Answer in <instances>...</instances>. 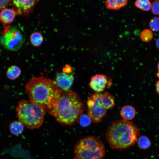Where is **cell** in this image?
<instances>
[{"label":"cell","instance_id":"obj_23","mask_svg":"<svg viewBox=\"0 0 159 159\" xmlns=\"http://www.w3.org/2000/svg\"><path fill=\"white\" fill-rule=\"evenodd\" d=\"M153 14L155 15H159V1L155 0L151 4V8Z\"/></svg>","mask_w":159,"mask_h":159},{"label":"cell","instance_id":"obj_17","mask_svg":"<svg viewBox=\"0 0 159 159\" xmlns=\"http://www.w3.org/2000/svg\"><path fill=\"white\" fill-rule=\"evenodd\" d=\"M24 126L20 121H14L11 123L10 125V130L13 134L18 135L23 131L24 129Z\"/></svg>","mask_w":159,"mask_h":159},{"label":"cell","instance_id":"obj_9","mask_svg":"<svg viewBox=\"0 0 159 159\" xmlns=\"http://www.w3.org/2000/svg\"><path fill=\"white\" fill-rule=\"evenodd\" d=\"M62 91H66L70 90L74 81L73 73H67L62 71L57 74L55 81Z\"/></svg>","mask_w":159,"mask_h":159},{"label":"cell","instance_id":"obj_16","mask_svg":"<svg viewBox=\"0 0 159 159\" xmlns=\"http://www.w3.org/2000/svg\"><path fill=\"white\" fill-rule=\"evenodd\" d=\"M21 73L20 68L17 66L13 65L8 68L6 72V75L8 78L14 80L20 76Z\"/></svg>","mask_w":159,"mask_h":159},{"label":"cell","instance_id":"obj_7","mask_svg":"<svg viewBox=\"0 0 159 159\" xmlns=\"http://www.w3.org/2000/svg\"><path fill=\"white\" fill-rule=\"evenodd\" d=\"M112 84V80L110 78L104 74H98L91 77L89 85L96 93H101L107 87H110Z\"/></svg>","mask_w":159,"mask_h":159},{"label":"cell","instance_id":"obj_21","mask_svg":"<svg viewBox=\"0 0 159 159\" xmlns=\"http://www.w3.org/2000/svg\"><path fill=\"white\" fill-rule=\"evenodd\" d=\"M151 30L155 32L159 31V17H155L152 18L149 23Z\"/></svg>","mask_w":159,"mask_h":159},{"label":"cell","instance_id":"obj_10","mask_svg":"<svg viewBox=\"0 0 159 159\" xmlns=\"http://www.w3.org/2000/svg\"><path fill=\"white\" fill-rule=\"evenodd\" d=\"M97 103L98 105L103 107L107 110L112 109L115 105L114 97L107 92L98 93Z\"/></svg>","mask_w":159,"mask_h":159},{"label":"cell","instance_id":"obj_24","mask_svg":"<svg viewBox=\"0 0 159 159\" xmlns=\"http://www.w3.org/2000/svg\"><path fill=\"white\" fill-rule=\"evenodd\" d=\"M11 1L8 0H0V10L6 8L11 2Z\"/></svg>","mask_w":159,"mask_h":159},{"label":"cell","instance_id":"obj_19","mask_svg":"<svg viewBox=\"0 0 159 159\" xmlns=\"http://www.w3.org/2000/svg\"><path fill=\"white\" fill-rule=\"evenodd\" d=\"M153 34L151 30L146 29L143 30L141 32L140 37L141 40L145 42L151 41L153 37Z\"/></svg>","mask_w":159,"mask_h":159},{"label":"cell","instance_id":"obj_26","mask_svg":"<svg viewBox=\"0 0 159 159\" xmlns=\"http://www.w3.org/2000/svg\"><path fill=\"white\" fill-rule=\"evenodd\" d=\"M155 87L156 92L159 95V80L156 82Z\"/></svg>","mask_w":159,"mask_h":159},{"label":"cell","instance_id":"obj_6","mask_svg":"<svg viewBox=\"0 0 159 159\" xmlns=\"http://www.w3.org/2000/svg\"><path fill=\"white\" fill-rule=\"evenodd\" d=\"M1 37L2 44L6 49L16 51L22 47L24 42L23 37L19 30L15 27H6Z\"/></svg>","mask_w":159,"mask_h":159},{"label":"cell","instance_id":"obj_22","mask_svg":"<svg viewBox=\"0 0 159 159\" xmlns=\"http://www.w3.org/2000/svg\"><path fill=\"white\" fill-rule=\"evenodd\" d=\"M79 121L82 126L85 127L90 125L91 121L87 115L82 114L80 116Z\"/></svg>","mask_w":159,"mask_h":159},{"label":"cell","instance_id":"obj_28","mask_svg":"<svg viewBox=\"0 0 159 159\" xmlns=\"http://www.w3.org/2000/svg\"><path fill=\"white\" fill-rule=\"evenodd\" d=\"M158 69L159 72V62L158 64Z\"/></svg>","mask_w":159,"mask_h":159},{"label":"cell","instance_id":"obj_3","mask_svg":"<svg viewBox=\"0 0 159 159\" xmlns=\"http://www.w3.org/2000/svg\"><path fill=\"white\" fill-rule=\"evenodd\" d=\"M139 134L138 129L133 122L121 120L111 123L106 137L112 149L121 150L134 145Z\"/></svg>","mask_w":159,"mask_h":159},{"label":"cell","instance_id":"obj_4","mask_svg":"<svg viewBox=\"0 0 159 159\" xmlns=\"http://www.w3.org/2000/svg\"><path fill=\"white\" fill-rule=\"evenodd\" d=\"M16 111L19 121L28 128H38L43 122L45 111L29 100H23L20 101Z\"/></svg>","mask_w":159,"mask_h":159},{"label":"cell","instance_id":"obj_27","mask_svg":"<svg viewBox=\"0 0 159 159\" xmlns=\"http://www.w3.org/2000/svg\"><path fill=\"white\" fill-rule=\"evenodd\" d=\"M156 46L158 49H159V38L156 40L155 42Z\"/></svg>","mask_w":159,"mask_h":159},{"label":"cell","instance_id":"obj_1","mask_svg":"<svg viewBox=\"0 0 159 159\" xmlns=\"http://www.w3.org/2000/svg\"><path fill=\"white\" fill-rule=\"evenodd\" d=\"M25 89L30 101L52 115L62 91L55 80L43 76L34 77Z\"/></svg>","mask_w":159,"mask_h":159},{"label":"cell","instance_id":"obj_15","mask_svg":"<svg viewBox=\"0 0 159 159\" xmlns=\"http://www.w3.org/2000/svg\"><path fill=\"white\" fill-rule=\"evenodd\" d=\"M44 37L41 31H36L32 33L30 37L31 44L34 47H38L42 44Z\"/></svg>","mask_w":159,"mask_h":159},{"label":"cell","instance_id":"obj_20","mask_svg":"<svg viewBox=\"0 0 159 159\" xmlns=\"http://www.w3.org/2000/svg\"><path fill=\"white\" fill-rule=\"evenodd\" d=\"M137 142L138 146L141 149L148 148L151 145V142L149 139L145 136L140 137Z\"/></svg>","mask_w":159,"mask_h":159},{"label":"cell","instance_id":"obj_13","mask_svg":"<svg viewBox=\"0 0 159 159\" xmlns=\"http://www.w3.org/2000/svg\"><path fill=\"white\" fill-rule=\"evenodd\" d=\"M136 115V110L132 106L127 105L123 107L120 111V115L123 120L130 121L133 119Z\"/></svg>","mask_w":159,"mask_h":159},{"label":"cell","instance_id":"obj_5","mask_svg":"<svg viewBox=\"0 0 159 159\" xmlns=\"http://www.w3.org/2000/svg\"><path fill=\"white\" fill-rule=\"evenodd\" d=\"M74 159H103L105 155L101 141L91 136L80 139L74 148Z\"/></svg>","mask_w":159,"mask_h":159},{"label":"cell","instance_id":"obj_12","mask_svg":"<svg viewBox=\"0 0 159 159\" xmlns=\"http://www.w3.org/2000/svg\"><path fill=\"white\" fill-rule=\"evenodd\" d=\"M18 14L14 8H5L0 12V21L5 27L6 25L13 22L16 16Z\"/></svg>","mask_w":159,"mask_h":159},{"label":"cell","instance_id":"obj_8","mask_svg":"<svg viewBox=\"0 0 159 159\" xmlns=\"http://www.w3.org/2000/svg\"><path fill=\"white\" fill-rule=\"evenodd\" d=\"M38 0L12 1L14 9L18 14L24 16H28L33 11Z\"/></svg>","mask_w":159,"mask_h":159},{"label":"cell","instance_id":"obj_25","mask_svg":"<svg viewBox=\"0 0 159 159\" xmlns=\"http://www.w3.org/2000/svg\"><path fill=\"white\" fill-rule=\"evenodd\" d=\"M62 71L68 73H72V69L69 64H66L63 68Z\"/></svg>","mask_w":159,"mask_h":159},{"label":"cell","instance_id":"obj_29","mask_svg":"<svg viewBox=\"0 0 159 159\" xmlns=\"http://www.w3.org/2000/svg\"><path fill=\"white\" fill-rule=\"evenodd\" d=\"M157 75L158 77L159 78V72L157 73Z\"/></svg>","mask_w":159,"mask_h":159},{"label":"cell","instance_id":"obj_18","mask_svg":"<svg viewBox=\"0 0 159 159\" xmlns=\"http://www.w3.org/2000/svg\"><path fill=\"white\" fill-rule=\"evenodd\" d=\"M134 5L140 10L148 11L151 9V3L149 0H137L135 1Z\"/></svg>","mask_w":159,"mask_h":159},{"label":"cell","instance_id":"obj_11","mask_svg":"<svg viewBox=\"0 0 159 159\" xmlns=\"http://www.w3.org/2000/svg\"><path fill=\"white\" fill-rule=\"evenodd\" d=\"M107 110L103 107L95 105L88 108L87 115L92 122L98 123L100 122L105 116Z\"/></svg>","mask_w":159,"mask_h":159},{"label":"cell","instance_id":"obj_14","mask_svg":"<svg viewBox=\"0 0 159 159\" xmlns=\"http://www.w3.org/2000/svg\"><path fill=\"white\" fill-rule=\"evenodd\" d=\"M127 0H107L105 2V5L108 9L118 10L126 6Z\"/></svg>","mask_w":159,"mask_h":159},{"label":"cell","instance_id":"obj_2","mask_svg":"<svg viewBox=\"0 0 159 159\" xmlns=\"http://www.w3.org/2000/svg\"><path fill=\"white\" fill-rule=\"evenodd\" d=\"M84 109V104L75 92L62 91L51 115L59 123L70 125L79 121Z\"/></svg>","mask_w":159,"mask_h":159}]
</instances>
